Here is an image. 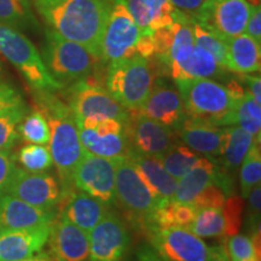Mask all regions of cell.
Returning a JSON list of instances; mask_svg holds the SVG:
<instances>
[{
    "instance_id": "obj_1",
    "label": "cell",
    "mask_w": 261,
    "mask_h": 261,
    "mask_svg": "<svg viewBox=\"0 0 261 261\" xmlns=\"http://www.w3.org/2000/svg\"><path fill=\"white\" fill-rule=\"evenodd\" d=\"M113 0H34L48 27L100 58V41Z\"/></svg>"
},
{
    "instance_id": "obj_2",
    "label": "cell",
    "mask_w": 261,
    "mask_h": 261,
    "mask_svg": "<svg viewBox=\"0 0 261 261\" xmlns=\"http://www.w3.org/2000/svg\"><path fill=\"white\" fill-rule=\"evenodd\" d=\"M37 109L44 114L50 128V150L52 161L57 169L61 181L62 198L73 191L74 172L83 158L81 145L75 115L69 106L55 96L50 91H37Z\"/></svg>"
},
{
    "instance_id": "obj_3",
    "label": "cell",
    "mask_w": 261,
    "mask_h": 261,
    "mask_svg": "<svg viewBox=\"0 0 261 261\" xmlns=\"http://www.w3.org/2000/svg\"><path fill=\"white\" fill-rule=\"evenodd\" d=\"M175 86L181 96L187 116L219 127L230 126L238 99L232 97L225 85L212 79H188L177 80Z\"/></svg>"
},
{
    "instance_id": "obj_4",
    "label": "cell",
    "mask_w": 261,
    "mask_h": 261,
    "mask_svg": "<svg viewBox=\"0 0 261 261\" xmlns=\"http://www.w3.org/2000/svg\"><path fill=\"white\" fill-rule=\"evenodd\" d=\"M41 57L50 74L63 85L91 76L102 62L83 45L67 40L50 28L45 31Z\"/></svg>"
},
{
    "instance_id": "obj_5",
    "label": "cell",
    "mask_w": 261,
    "mask_h": 261,
    "mask_svg": "<svg viewBox=\"0 0 261 261\" xmlns=\"http://www.w3.org/2000/svg\"><path fill=\"white\" fill-rule=\"evenodd\" d=\"M149 60L135 56L109 63L106 89L128 112L139 110L154 84Z\"/></svg>"
},
{
    "instance_id": "obj_6",
    "label": "cell",
    "mask_w": 261,
    "mask_h": 261,
    "mask_svg": "<svg viewBox=\"0 0 261 261\" xmlns=\"http://www.w3.org/2000/svg\"><path fill=\"white\" fill-rule=\"evenodd\" d=\"M0 54L21 73L35 91L62 90L63 84L47 70L41 55L33 42L17 29L0 23Z\"/></svg>"
},
{
    "instance_id": "obj_7",
    "label": "cell",
    "mask_w": 261,
    "mask_h": 261,
    "mask_svg": "<svg viewBox=\"0 0 261 261\" xmlns=\"http://www.w3.org/2000/svg\"><path fill=\"white\" fill-rule=\"evenodd\" d=\"M115 202L129 219L148 230L149 220L162 202L152 192L128 158L119 159L115 171Z\"/></svg>"
},
{
    "instance_id": "obj_8",
    "label": "cell",
    "mask_w": 261,
    "mask_h": 261,
    "mask_svg": "<svg viewBox=\"0 0 261 261\" xmlns=\"http://www.w3.org/2000/svg\"><path fill=\"white\" fill-rule=\"evenodd\" d=\"M75 121L84 151L112 160L129 156L132 146L127 137L125 122L106 116L75 117Z\"/></svg>"
},
{
    "instance_id": "obj_9",
    "label": "cell",
    "mask_w": 261,
    "mask_h": 261,
    "mask_svg": "<svg viewBox=\"0 0 261 261\" xmlns=\"http://www.w3.org/2000/svg\"><path fill=\"white\" fill-rule=\"evenodd\" d=\"M142 32L128 12L123 0H113L109 17L100 41V61H113L138 56L137 44Z\"/></svg>"
},
{
    "instance_id": "obj_10",
    "label": "cell",
    "mask_w": 261,
    "mask_h": 261,
    "mask_svg": "<svg viewBox=\"0 0 261 261\" xmlns=\"http://www.w3.org/2000/svg\"><path fill=\"white\" fill-rule=\"evenodd\" d=\"M67 103L76 119H85L91 116H106L127 122L129 112L115 98L108 92L106 87L96 79H86L76 81L65 94Z\"/></svg>"
},
{
    "instance_id": "obj_11",
    "label": "cell",
    "mask_w": 261,
    "mask_h": 261,
    "mask_svg": "<svg viewBox=\"0 0 261 261\" xmlns=\"http://www.w3.org/2000/svg\"><path fill=\"white\" fill-rule=\"evenodd\" d=\"M117 160L100 158L84 151L74 172L73 184L85 194L108 205L115 202V171Z\"/></svg>"
},
{
    "instance_id": "obj_12",
    "label": "cell",
    "mask_w": 261,
    "mask_h": 261,
    "mask_svg": "<svg viewBox=\"0 0 261 261\" xmlns=\"http://www.w3.org/2000/svg\"><path fill=\"white\" fill-rule=\"evenodd\" d=\"M252 6L246 0H207L192 21L228 40L243 34Z\"/></svg>"
},
{
    "instance_id": "obj_13",
    "label": "cell",
    "mask_w": 261,
    "mask_h": 261,
    "mask_svg": "<svg viewBox=\"0 0 261 261\" xmlns=\"http://www.w3.org/2000/svg\"><path fill=\"white\" fill-rule=\"evenodd\" d=\"M150 244L162 261H208L211 247L189 228L168 227L150 231Z\"/></svg>"
},
{
    "instance_id": "obj_14",
    "label": "cell",
    "mask_w": 261,
    "mask_h": 261,
    "mask_svg": "<svg viewBox=\"0 0 261 261\" xmlns=\"http://www.w3.org/2000/svg\"><path fill=\"white\" fill-rule=\"evenodd\" d=\"M129 243L128 228L109 212L89 232V260L125 261Z\"/></svg>"
},
{
    "instance_id": "obj_15",
    "label": "cell",
    "mask_w": 261,
    "mask_h": 261,
    "mask_svg": "<svg viewBox=\"0 0 261 261\" xmlns=\"http://www.w3.org/2000/svg\"><path fill=\"white\" fill-rule=\"evenodd\" d=\"M125 127L132 149L155 158L165 154L179 140L174 129L149 119L138 110L129 112V117Z\"/></svg>"
},
{
    "instance_id": "obj_16",
    "label": "cell",
    "mask_w": 261,
    "mask_h": 261,
    "mask_svg": "<svg viewBox=\"0 0 261 261\" xmlns=\"http://www.w3.org/2000/svg\"><path fill=\"white\" fill-rule=\"evenodd\" d=\"M9 195L35 207L54 210L62 201L60 182L50 173H31L17 168L10 184Z\"/></svg>"
},
{
    "instance_id": "obj_17",
    "label": "cell",
    "mask_w": 261,
    "mask_h": 261,
    "mask_svg": "<svg viewBox=\"0 0 261 261\" xmlns=\"http://www.w3.org/2000/svg\"><path fill=\"white\" fill-rule=\"evenodd\" d=\"M138 112L174 130L187 117L177 86L163 79L154 80L151 90Z\"/></svg>"
},
{
    "instance_id": "obj_18",
    "label": "cell",
    "mask_w": 261,
    "mask_h": 261,
    "mask_svg": "<svg viewBox=\"0 0 261 261\" xmlns=\"http://www.w3.org/2000/svg\"><path fill=\"white\" fill-rule=\"evenodd\" d=\"M47 242L54 261H89V233L62 214L52 223Z\"/></svg>"
},
{
    "instance_id": "obj_19",
    "label": "cell",
    "mask_w": 261,
    "mask_h": 261,
    "mask_svg": "<svg viewBox=\"0 0 261 261\" xmlns=\"http://www.w3.org/2000/svg\"><path fill=\"white\" fill-rule=\"evenodd\" d=\"M51 225L0 231V261L23 260L41 252L48 241Z\"/></svg>"
},
{
    "instance_id": "obj_20",
    "label": "cell",
    "mask_w": 261,
    "mask_h": 261,
    "mask_svg": "<svg viewBox=\"0 0 261 261\" xmlns=\"http://www.w3.org/2000/svg\"><path fill=\"white\" fill-rule=\"evenodd\" d=\"M178 138L198 155L218 161L224 139L223 127L187 116L175 128Z\"/></svg>"
},
{
    "instance_id": "obj_21",
    "label": "cell",
    "mask_w": 261,
    "mask_h": 261,
    "mask_svg": "<svg viewBox=\"0 0 261 261\" xmlns=\"http://www.w3.org/2000/svg\"><path fill=\"white\" fill-rule=\"evenodd\" d=\"M55 219L54 210L35 207L9 194L0 197V227L3 230L48 226Z\"/></svg>"
},
{
    "instance_id": "obj_22",
    "label": "cell",
    "mask_w": 261,
    "mask_h": 261,
    "mask_svg": "<svg viewBox=\"0 0 261 261\" xmlns=\"http://www.w3.org/2000/svg\"><path fill=\"white\" fill-rule=\"evenodd\" d=\"M63 198L62 215L87 233L109 213V205L83 191H70Z\"/></svg>"
},
{
    "instance_id": "obj_23",
    "label": "cell",
    "mask_w": 261,
    "mask_h": 261,
    "mask_svg": "<svg viewBox=\"0 0 261 261\" xmlns=\"http://www.w3.org/2000/svg\"><path fill=\"white\" fill-rule=\"evenodd\" d=\"M128 159L145 184L161 201H171L174 196L178 180L163 168L162 163L155 156L145 155L132 149Z\"/></svg>"
},
{
    "instance_id": "obj_24",
    "label": "cell",
    "mask_w": 261,
    "mask_h": 261,
    "mask_svg": "<svg viewBox=\"0 0 261 261\" xmlns=\"http://www.w3.org/2000/svg\"><path fill=\"white\" fill-rule=\"evenodd\" d=\"M260 45L246 33L228 39L226 40V69L237 74L259 73Z\"/></svg>"
},
{
    "instance_id": "obj_25",
    "label": "cell",
    "mask_w": 261,
    "mask_h": 261,
    "mask_svg": "<svg viewBox=\"0 0 261 261\" xmlns=\"http://www.w3.org/2000/svg\"><path fill=\"white\" fill-rule=\"evenodd\" d=\"M219 168L210 159L200 156L194 167L184 177L178 179L173 200L181 203H191L208 185L217 182Z\"/></svg>"
},
{
    "instance_id": "obj_26",
    "label": "cell",
    "mask_w": 261,
    "mask_h": 261,
    "mask_svg": "<svg viewBox=\"0 0 261 261\" xmlns=\"http://www.w3.org/2000/svg\"><path fill=\"white\" fill-rule=\"evenodd\" d=\"M255 138L238 126H225L220 156L218 159L221 172L236 173L249 151ZM257 140V139H256Z\"/></svg>"
},
{
    "instance_id": "obj_27",
    "label": "cell",
    "mask_w": 261,
    "mask_h": 261,
    "mask_svg": "<svg viewBox=\"0 0 261 261\" xmlns=\"http://www.w3.org/2000/svg\"><path fill=\"white\" fill-rule=\"evenodd\" d=\"M224 70L210 52L195 45L188 60L178 65H173L168 69V73L173 80L177 81L219 77L224 74Z\"/></svg>"
},
{
    "instance_id": "obj_28",
    "label": "cell",
    "mask_w": 261,
    "mask_h": 261,
    "mask_svg": "<svg viewBox=\"0 0 261 261\" xmlns=\"http://www.w3.org/2000/svg\"><path fill=\"white\" fill-rule=\"evenodd\" d=\"M197 210L190 203H181L174 200L165 201L151 214L148 231L159 228L182 227L189 228L194 221Z\"/></svg>"
},
{
    "instance_id": "obj_29",
    "label": "cell",
    "mask_w": 261,
    "mask_h": 261,
    "mask_svg": "<svg viewBox=\"0 0 261 261\" xmlns=\"http://www.w3.org/2000/svg\"><path fill=\"white\" fill-rule=\"evenodd\" d=\"M0 23L19 32L40 28L28 0H0Z\"/></svg>"
},
{
    "instance_id": "obj_30",
    "label": "cell",
    "mask_w": 261,
    "mask_h": 261,
    "mask_svg": "<svg viewBox=\"0 0 261 261\" xmlns=\"http://www.w3.org/2000/svg\"><path fill=\"white\" fill-rule=\"evenodd\" d=\"M238 126L260 140L261 137V106L247 92L234 104L230 126Z\"/></svg>"
},
{
    "instance_id": "obj_31",
    "label": "cell",
    "mask_w": 261,
    "mask_h": 261,
    "mask_svg": "<svg viewBox=\"0 0 261 261\" xmlns=\"http://www.w3.org/2000/svg\"><path fill=\"white\" fill-rule=\"evenodd\" d=\"M162 163L163 168L167 171L173 178L180 179L184 177L194 165L200 159V155L191 150L182 142L174 143L165 154L158 158Z\"/></svg>"
},
{
    "instance_id": "obj_32",
    "label": "cell",
    "mask_w": 261,
    "mask_h": 261,
    "mask_svg": "<svg viewBox=\"0 0 261 261\" xmlns=\"http://www.w3.org/2000/svg\"><path fill=\"white\" fill-rule=\"evenodd\" d=\"M200 238H225V220L220 208H201L189 227Z\"/></svg>"
},
{
    "instance_id": "obj_33",
    "label": "cell",
    "mask_w": 261,
    "mask_h": 261,
    "mask_svg": "<svg viewBox=\"0 0 261 261\" xmlns=\"http://www.w3.org/2000/svg\"><path fill=\"white\" fill-rule=\"evenodd\" d=\"M261 180V150L260 140H254L249 151L241 163L240 167V185L241 194L247 198L254 188L260 185Z\"/></svg>"
},
{
    "instance_id": "obj_34",
    "label": "cell",
    "mask_w": 261,
    "mask_h": 261,
    "mask_svg": "<svg viewBox=\"0 0 261 261\" xmlns=\"http://www.w3.org/2000/svg\"><path fill=\"white\" fill-rule=\"evenodd\" d=\"M18 136L31 144L46 145L50 140V128L44 114L35 108L32 113L25 114L18 125Z\"/></svg>"
},
{
    "instance_id": "obj_35",
    "label": "cell",
    "mask_w": 261,
    "mask_h": 261,
    "mask_svg": "<svg viewBox=\"0 0 261 261\" xmlns=\"http://www.w3.org/2000/svg\"><path fill=\"white\" fill-rule=\"evenodd\" d=\"M225 247L231 261H260V236L236 233L226 238Z\"/></svg>"
},
{
    "instance_id": "obj_36",
    "label": "cell",
    "mask_w": 261,
    "mask_h": 261,
    "mask_svg": "<svg viewBox=\"0 0 261 261\" xmlns=\"http://www.w3.org/2000/svg\"><path fill=\"white\" fill-rule=\"evenodd\" d=\"M192 31L195 45L210 52L218 64L226 69V40L195 21H192Z\"/></svg>"
},
{
    "instance_id": "obj_37",
    "label": "cell",
    "mask_w": 261,
    "mask_h": 261,
    "mask_svg": "<svg viewBox=\"0 0 261 261\" xmlns=\"http://www.w3.org/2000/svg\"><path fill=\"white\" fill-rule=\"evenodd\" d=\"M17 160L24 171L31 173L46 172L54 165L51 152L47 146L31 144V143L19 150Z\"/></svg>"
},
{
    "instance_id": "obj_38",
    "label": "cell",
    "mask_w": 261,
    "mask_h": 261,
    "mask_svg": "<svg viewBox=\"0 0 261 261\" xmlns=\"http://www.w3.org/2000/svg\"><path fill=\"white\" fill-rule=\"evenodd\" d=\"M25 104L0 114V150H11L19 138L18 125L27 114Z\"/></svg>"
},
{
    "instance_id": "obj_39",
    "label": "cell",
    "mask_w": 261,
    "mask_h": 261,
    "mask_svg": "<svg viewBox=\"0 0 261 261\" xmlns=\"http://www.w3.org/2000/svg\"><path fill=\"white\" fill-rule=\"evenodd\" d=\"M243 201L238 196H230L221 208L225 220V238L238 233L242 225Z\"/></svg>"
},
{
    "instance_id": "obj_40",
    "label": "cell",
    "mask_w": 261,
    "mask_h": 261,
    "mask_svg": "<svg viewBox=\"0 0 261 261\" xmlns=\"http://www.w3.org/2000/svg\"><path fill=\"white\" fill-rule=\"evenodd\" d=\"M152 15L150 32L171 25L177 17V10L173 8L169 0H145Z\"/></svg>"
},
{
    "instance_id": "obj_41",
    "label": "cell",
    "mask_w": 261,
    "mask_h": 261,
    "mask_svg": "<svg viewBox=\"0 0 261 261\" xmlns=\"http://www.w3.org/2000/svg\"><path fill=\"white\" fill-rule=\"evenodd\" d=\"M225 200H226V194L217 182H213L196 196L190 204L194 205L197 211L201 208H220L221 210Z\"/></svg>"
},
{
    "instance_id": "obj_42",
    "label": "cell",
    "mask_w": 261,
    "mask_h": 261,
    "mask_svg": "<svg viewBox=\"0 0 261 261\" xmlns=\"http://www.w3.org/2000/svg\"><path fill=\"white\" fill-rule=\"evenodd\" d=\"M17 171L15 159L10 150H0V197L8 194L9 187Z\"/></svg>"
},
{
    "instance_id": "obj_43",
    "label": "cell",
    "mask_w": 261,
    "mask_h": 261,
    "mask_svg": "<svg viewBox=\"0 0 261 261\" xmlns=\"http://www.w3.org/2000/svg\"><path fill=\"white\" fill-rule=\"evenodd\" d=\"M248 208L247 219L248 225L252 228L253 234H260V200H261V188L257 185L247 196Z\"/></svg>"
},
{
    "instance_id": "obj_44",
    "label": "cell",
    "mask_w": 261,
    "mask_h": 261,
    "mask_svg": "<svg viewBox=\"0 0 261 261\" xmlns=\"http://www.w3.org/2000/svg\"><path fill=\"white\" fill-rule=\"evenodd\" d=\"M22 104H24L23 98L18 91L10 84L0 81V114Z\"/></svg>"
},
{
    "instance_id": "obj_45",
    "label": "cell",
    "mask_w": 261,
    "mask_h": 261,
    "mask_svg": "<svg viewBox=\"0 0 261 261\" xmlns=\"http://www.w3.org/2000/svg\"><path fill=\"white\" fill-rule=\"evenodd\" d=\"M244 33L261 44V9L260 5L252 6L249 18H248Z\"/></svg>"
},
{
    "instance_id": "obj_46",
    "label": "cell",
    "mask_w": 261,
    "mask_h": 261,
    "mask_svg": "<svg viewBox=\"0 0 261 261\" xmlns=\"http://www.w3.org/2000/svg\"><path fill=\"white\" fill-rule=\"evenodd\" d=\"M169 2L177 11L188 16L192 21L207 0H169Z\"/></svg>"
},
{
    "instance_id": "obj_47",
    "label": "cell",
    "mask_w": 261,
    "mask_h": 261,
    "mask_svg": "<svg viewBox=\"0 0 261 261\" xmlns=\"http://www.w3.org/2000/svg\"><path fill=\"white\" fill-rule=\"evenodd\" d=\"M241 79L246 85V90L253 99H255L257 103L261 104V79L260 76H252V75L242 74Z\"/></svg>"
},
{
    "instance_id": "obj_48",
    "label": "cell",
    "mask_w": 261,
    "mask_h": 261,
    "mask_svg": "<svg viewBox=\"0 0 261 261\" xmlns=\"http://www.w3.org/2000/svg\"><path fill=\"white\" fill-rule=\"evenodd\" d=\"M208 261H231L230 256H228L227 254L226 247H225L224 244L212 247Z\"/></svg>"
},
{
    "instance_id": "obj_49",
    "label": "cell",
    "mask_w": 261,
    "mask_h": 261,
    "mask_svg": "<svg viewBox=\"0 0 261 261\" xmlns=\"http://www.w3.org/2000/svg\"><path fill=\"white\" fill-rule=\"evenodd\" d=\"M136 261H162L151 247L144 246L137 252Z\"/></svg>"
},
{
    "instance_id": "obj_50",
    "label": "cell",
    "mask_w": 261,
    "mask_h": 261,
    "mask_svg": "<svg viewBox=\"0 0 261 261\" xmlns=\"http://www.w3.org/2000/svg\"><path fill=\"white\" fill-rule=\"evenodd\" d=\"M18 261H54V259H52L50 253L39 252L37 254H34V255L31 256V257H27V259L18 260Z\"/></svg>"
},
{
    "instance_id": "obj_51",
    "label": "cell",
    "mask_w": 261,
    "mask_h": 261,
    "mask_svg": "<svg viewBox=\"0 0 261 261\" xmlns=\"http://www.w3.org/2000/svg\"><path fill=\"white\" fill-rule=\"evenodd\" d=\"M2 230H3V228H2V227H0V231H2Z\"/></svg>"
}]
</instances>
